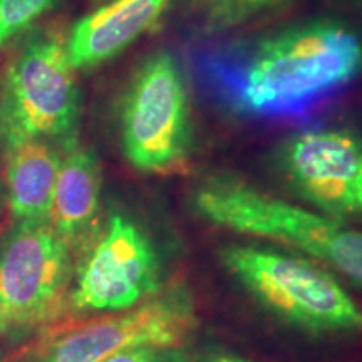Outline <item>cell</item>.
I'll return each mask as SVG.
<instances>
[{
    "instance_id": "obj_19",
    "label": "cell",
    "mask_w": 362,
    "mask_h": 362,
    "mask_svg": "<svg viewBox=\"0 0 362 362\" xmlns=\"http://www.w3.org/2000/svg\"><path fill=\"white\" fill-rule=\"evenodd\" d=\"M0 198H2V185H0Z\"/></svg>"
},
{
    "instance_id": "obj_4",
    "label": "cell",
    "mask_w": 362,
    "mask_h": 362,
    "mask_svg": "<svg viewBox=\"0 0 362 362\" xmlns=\"http://www.w3.org/2000/svg\"><path fill=\"white\" fill-rule=\"evenodd\" d=\"M66 39L45 30L22 45L0 79V143L74 139L79 88Z\"/></svg>"
},
{
    "instance_id": "obj_14",
    "label": "cell",
    "mask_w": 362,
    "mask_h": 362,
    "mask_svg": "<svg viewBox=\"0 0 362 362\" xmlns=\"http://www.w3.org/2000/svg\"><path fill=\"white\" fill-rule=\"evenodd\" d=\"M280 2L284 0H208L206 25L214 30L228 29Z\"/></svg>"
},
{
    "instance_id": "obj_1",
    "label": "cell",
    "mask_w": 362,
    "mask_h": 362,
    "mask_svg": "<svg viewBox=\"0 0 362 362\" xmlns=\"http://www.w3.org/2000/svg\"><path fill=\"white\" fill-rule=\"evenodd\" d=\"M197 71L226 110L253 119H298L362 72V42L346 27L315 22L248 42L205 49Z\"/></svg>"
},
{
    "instance_id": "obj_6",
    "label": "cell",
    "mask_w": 362,
    "mask_h": 362,
    "mask_svg": "<svg viewBox=\"0 0 362 362\" xmlns=\"http://www.w3.org/2000/svg\"><path fill=\"white\" fill-rule=\"evenodd\" d=\"M197 324L192 292L175 284L133 309L49 330L22 362H101L134 347H181Z\"/></svg>"
},
{
    "instance_id": "obj_7",
    "label": "cell",
    "mask_w": 362,
    "mask_h": 362,
    "mask_svg": "<svg viewBox=\"0 0 362 362\" xmlns=\"http://www.w3.org/2000/svg\"><path fill=\"white\" fill-rule=\"evenodd\" d=\"M74 253L49 221H16L0 242V314L16 325L57 319L69 304Z\"/></svg>"
},
{
    "instance_id": "obj_11",
    "label": "cell",
    "mask_w": 362,
    "mask_h": 362,
    "mask_svg": "<svg viewBox=\"0 0 362 362\" xmlns=\"http://www.w3.org/2000/svg\"><path fill=\"white\" fill-rule=\"evenodd\" d=\"M171 0H110L76 22L67 35L74 69L101 64L123 52L156 24Z\"/></svg>"
},
{
    "instance_id": "obj_2",
    "label": "cell",
    "mask_w": 362,
    "mask_h": 362,
    "mask_svg": "<svg viewBox=\"0 0 362 362\" xmlns=\"http://www.w3.org/2000/svg\"><path fill=\"white\" fill-rule=\"evenodd\" d=\"M192 206L208 223L296 247L362 287V232L344 221L280 200L230 175L203 180L193 189Z\"/></svg>"
},
{
    "instance_id": "obj_15",
    "label": "cell",
    "mask_w": 362,
    "mask_h": 362,
    "mask_svg": "<svg viewBox=\"0 0 362 362\" xmlns=\"http://www.w3.org/2000/svg\"><path fill=\"white\" fill-rule=\"evenodd\" d=\"M101 362H188V357L181 347H134Z\"/></svg>"
},
{
    "instance_id": "obj_16",
    "label": "cell",
    "mask_w": 362,
    "mask_h": 362,
    "mask_svg": "<svg viewBox=\"0 0 362 362\" xmlns=\"http://www.w3.org/2000/svg\"><path fill=\"white\" fill-rule=\"evenodd\" d=\"M200 362H252V361L242 359V357H237V356L218 354V356H211V357H206V359H203V361H200Z\"/></svg>"
},
{
    "instance_id": "obj_18",
    "label": "cell",
    "mask_w": 362,
    "mask_h": 362,
    "mask_svg": "<svg viewBox=\"0 0 362 362\" xmlns=\"http://www.w3.org/2000/svg\"><path fill=\"white\" fill-rule=\"evenodd\" d=\"M0 362H6V357L2 354V349H0Z\"/></svg>"
},
{
    "instance_id": "obj_3",
    "label": "cell",
    "mask_w": 362,
    "mask_h": 362,
    "mask_svg": "<svg viewBox=\"0 0 362 362\" xmlns=\"http://www.w3.org/2000/svg\"><path fill=\"white\" fill-rule=\"evenodd\" d=\"M220 260L262 305L309 332H359L362 310L329 270L291 253L228 245Z\"/></svg>"
},
{
    "instance_id": "obj_9",
    "label": "cell",
    "mask_w": 362,
    "mask_h": 362,
    "mask_svg": "<svg viewBox=\"0 0 362 362\" xmlns=\"http://www.w3.org/2000/svg\"><path fill=\"white\" fill-rule=\"evenodd\" d=\"M288 185L320 214L362 221V138L341 129L288 136L277 153Z\"/></svg>"
},
{
    "instance_id": "obj_8",
    "label": "cell",
    "mask_w": 362,
    "mask_h": 362,
    "mask_svg": "<svg viewBox=\"0 0 362 362\" xmlns=\"http://www.w3.org/2000/svg\"><path fill=\"white\" fill-rule=\"evenodd\" d=\"M161 291L160 257L138 225L112 215L94 240L72 284L69 305L78 312L133 309Z\"/></svg>"
},
{
    "instance_id": "obj_12",
    "label": "cell",
    "mask_w": 362,
    "mask_h": 362,
    "mask_svg": "<svg viewBox=\"0 0 362 362\" xmlns=\"http://www.w3.org/2000/svg\"><path fill=\"white\" fill-rule=\"evenodd\" d=\"M6 149L7 203L16 221H49L61 151L49 141L30 139Z\"/></svg>"
},
{
    "instance_id": "obj_13",
    "label": "cell",
    "mask_w": 362,
    "mask_h": 362,
    "mask_svg": "<svg viewBox=\"0 0 362 362\" xmlns=\"http://www.w3.org/2000/svg\"><path fill=\"white\" fill-rule=\"evenodd\" d=\"M57 0H0V51L33 27Z\"/></svg>"
},
{
    "instance_id": "obj_17",
    "label": "cell",
    "mask_w": 362,
    "mask_h": 362,
    "mask_svg": "<svg viewBox=\"0 0 362 362\" xmlns=\"http://www.w3.org/2000/svg\"><path fill=\"white\" fill-rule=\"evenodd\" d=\"M13 329V325L8 322V320L4 317L2 314H0V334H6V332H11V330Z\"/></svg>"
},
{
    "instance_id": "obj_5",
    "label": "cell",
    "mask_w": 362,
    "mask_h": 362,
    "mask_svg": "<svg viewBox=\"0 0 362 362\" xmlns=\"http://www.w3.org/2000/svg\"><path fill=\"white\" fill-rule=\"evenodd\" d=\"M119 133L126 160L141 173L173 175L188 168L192 110L173 54L158 51L134 72L121 103Z\"/></svg>"
},
{
    "instance_id": "obj_10",
    "label": "cell",
    "mask_w": 362,
    "mask_h": 362,
    "mask_svg": "<svg viewBox=\"0 0 362 362\" xmlns=\"http://www.w3.org/2000/svg\"><path fill=\"white\" fill-rule=\"evenodd\" d=\"M101 189L96 155L81 146L76 138L64 143L49 223L74 255H84L101 232L98 230Z\"/></svg>"
}]
</instances>
